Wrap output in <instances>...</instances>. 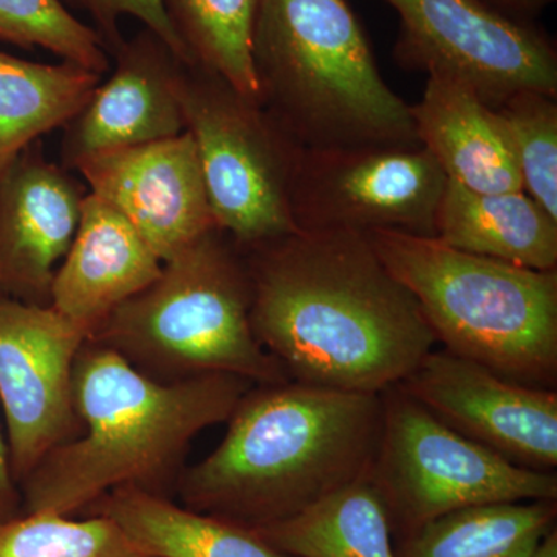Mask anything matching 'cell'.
Wrapping results in <instances>:
<instances>
[{
  "instance_id": "4",
  "label": "cell",
  "mask_w": 557,
  "mask_h": 557,
  "mask_svg": "<svg viewBox=\"0 0 557 557\" xmlns=\"http://www.w3.org/2000/svg\"><path fill=\"white\" fill-rule=\"evenodd\" d=\"M260 104L302 149L420 148L348 0H259Z\"/></svg>"
},
{
  "instance_id": "28",
  "label": "cell",
  "mask_w": 557,
  "mask_h": 557,
  "mask_svg": "<svg viewBox=\"0 0 557 557\" xmlns=\"http://www.w3.org/2000/svg\"><path fill=\"white\" fill-rule=\"evenodd\" d=\"M20 516H22L21 490L11 468L5 429L0 424V523L9 522Z\"/></svg>"
},
{
  "instance_id": "1",
  "label": "cell",
  "mask_w": 557,
  "mask_h": 557,
  "mask_svg": "<svg viewBox=\"0 0 557 557\" xmlns=\"http://www.w3.org/2000/svg\"><path fill=\"white\" fill-rule=\"evenodd\" d=\"M242 251L252 333L289 380L383 394L437 344L366 234L295 231Z\"/></svg>"
},
{
  "instance_id": "29",
  "label": "cell",
  "mask_w": 557,
  "mask_h": 557,
  "mask_svg": "<svg viewBox=\"0 0 557 557\" xmlns=\"http://www.w3.org/2000/svg\"><path fill=\"white\" fill-rule=\"evenodd\" d=\"M487 9L520 22H536V17L556 0H478Z\"/></svg>"
},
{
  "instance_id": "7",
  "label": "cell",
  "mask_w": 557,
  "mask_h": 557,
  "mask_svg": "<svg viewBox=\"0 0 557 557\" xmlns=\"http://www.w3.org/2000/svg\"><path fill=\"white\" fill-rule=\"evenodd\" d=\"M381 397L383 428L369 479L395 539L460 509L557 500L556 471L511 463L446 426L399 386Z\"/></svg>"
},
{
  "instance_id": "9",
  "label": "cell",
  "mask_w": 557,
  "mask_h": 557,
  "mask_svg": "<svg viewBox=\"0 0 557 557\" xmlns=\"http://www.w3.org/2000/svg\"><path fill=\"white\" fill-rule=\"evenodd\" d=\"M446 175L420 148L300 149L289 211L298 231L435 237Z\"/></svg>"
},
{
  "instance_id": "26",
  "label": "cell",
  "mask_w": 557,
  "mask_h": 557,
  "mask_svg": "<svg viewBox=\"0 0 557 557\" xmlns=\"http://www.w3.org/2000/svg\"><path fill=\"white\" fill-rule=\"evenodd\" d=\"M0 40L22 49L39 47L100 76L110 69L98 33L62 0H0Z\"/></svg>"
},
{
  "instance_id": "13",
  "label": "cell",
  "mask_w": 557,
  "mask_h": 557,
  "mask_svg": "<svg viewBox=\"0 0 557 557\" xmlns=\"http://www.w3.org/2000/svg\"><path fill=\"white\" fill-rule=\"evenodd\" d=\"M87 189L115 209L166 262L218 228L196 143L174 138L95 153L76 164Z\"/></svg>"
},
{
  "instance_id": "12",
  "label": "cell",
  "mask_w": 557,
  "mask_h": 557,
  "mask_svg": "<svg viewBox=\"0 0 557 557\" xmlns=\"http://www.w3.org/2000/svg\"><path fill=\"white\" fill-rule=\"evenodd\" d=\"M432 416L519 467H557L556 388L527 386L453 351L431 350L398 384Z\"/></svg>"
},
{
  "instance_id": "19",
  "label": "cell",
  "mask_w": 557,
  "mask_h": 557,
  "mask_svg": "<svg viewBox=\"0 0 557 557\" xmlns=\"http://www.w3.org/2000/svg\"><path fill=\"white\" fill-rule=\"evenodd\" d=\"M83 515L104 516L153 557H295L249 528L194 511L137 487H119Z\"/></svg>"
},
{
  "instance_id": "11",
  "label": "cell",
  "mask_w": 557,
  "mask_h": 557,
  "mask_svg": "<svg viewBox=\"0 0 557 557\" xmlns=\"http://www.w3.org/2000/svg\"><path fill=\"white\" fill-rule=\"evenodd\" d=\"M87 339L53 307L0 295V409L17 485L81 432L73 369Z\"/></svg>"
},
{
  "instance_id": "2",
  "label": "cell",
  "mask_w": 557,
  "mask_h": 557,
  "mask_svg": "<svg viewBox=\"0 0 557 557\" xmlns=\"http://www.w3.org/2000/svg\"><path fill=\"white\" fill-rule=\"evenodd\" d=\"M252 386L231 373L163 383L87 339L73 369L81 432L21 483L22 515L75 516L126 486L174 498L194 438L226 423Z\"/></svg>"
},
{
  "instance_id": "27",
  "label": "cell",
  "mask_w": 557,
  "mask_h": 557,
  "mask_svg": "<svg viewBox=\"0 0 557 557\" xmlns=\"http://www.w3.org/2000/svg\"><path fill=\"white\" fill-rule=\"evenodd\" d=\"M62 2L65 5L75 7L90 17V27L100 36L109 57H113L123 46L121 21L123 17H134L141 22L145 28L159 35L183 61L190 64L188 54L180 44L177 35L172 30L163 0H62Z\"/></svg>"
},
{
  "instance_id": "16",
  "label": "cell",
  "mask_w": 557,
  "mask_h": 557,
  "mask_svg": "<svg viewBox=\"0 0 557 557\" xmlns=\"http://www.w3.org/2000/svg\"><path fill=\"white\" fill-rule=\"evenodd\" d=\"M161 267L134 226L87 193L75 239L54 274L50 306L90 339L113 311L159 277Z\"/></svg>"
},
{
  "instance_id": "14",
  "label": "cell",
  "mask_w": 557,
  "mask_h": 557,
  "mask_svg": "<svg viewBox=\"0 0 557 557\" xmlns=\"http://www.w3.org/2000/svg\"><path fill=\"white\" fill-rule=\"evenodd\" d=\"M86 183L33 143L0 177V295L50 307L51 285L79 226Z\"/></svg>"
},
{
  "instance_id": "3",
  "label": "cell",
  "mask_w": 557,
  "mask_h": 557,
  "mask_svg": "<svg viewBox=\"0 0 557 557\" xmlns=\"http://www.w3.org/2000/svg\"><path fill=\"white\" fill-rule=\"evenodd\" d=\"M226 423L218 448L185 468L174 497L194 511L258 530L369 478L383 397L293 380L255 384Z\"/></svg>"
},
{
  "instance_id": "8",
  "label": "cell",
  "mask_w": 557,
  "mask_h": 557,
  "mask_svg": "<svg viewBox=\"0 0 557 557\" xmlns=\"http://www.w3.org/2000/svg\"><path fill=\"white\" fill-rule=\"evenodd\" d=\"M180 97L218 228L240 248L298 231L289 211L298 143L260 102L200 65H185Z\"/></svg>"
},
{
  "instance_id": "18",
  "label": "cell",
  "mask_w": 557,
  "mask_h": 557,
  "mask_svg": "<svg viewBox=\"0 0 557 557\" xmlns=\"http://www.w3.org/2000/svg\"><path fill=\"white\" fill-rule=\"evenodd\" d=\"M435 237L460 251L512 265L557 270V220L525 190L475 193L446 180Z\"/></svg>"
},
{
  "instance_id": "5",
  "label": "cell",
  "mask_w": 557,
  "mask_h": 557,
  "mask_svg": "<svg viewBox=\"0 0 557 557\" xmlns=\"http://www.w3.org/2000/svg\"><path fill=\"white\" fill-rule=\"evenodd\" d=\"M366 236L446 350L516 383L556 388L557 270L472 255L437 237Z\"/></svg>"
},
{
  "instance_id": "20",
  "label": "cell",
  "mask_w": 557,
  "mask_h": 557,
  "mask_svg": "<svg viewBox=\"0 0 557 557\" xmlns=\"http://www.w3.org/2000/svg\"><path fill=\"white\" fill-rule=\"evenodd\" d=\"M101 81L73 62L42 64L0 51V177L28 146L67 126Z\"/></svg>"
},
{
  "instance_id": "24",
  "label": "cell",
  "mask_w": 557,
  "mask_h": 557,
  "mask_svg": "<svg viewBox=\"0 0 557 557\" xmlns=\"http://www.w3.org/2000/svg\"><path fill=\"white\" fill-rule=\"evenodd\" d=\"M0 557H153L100 515L33 512L0 523Z\"/></svg>"
},
{
  "instance_id": "23",
  "label": "cell",
  "mask_w": 557,
  "mask_h": 557,
  "mask_svg": "<svg viewBox=\"0 0 557 557\" xmlns=\"http://www.w3.org/2000/svg\"><path fill=\"white\" fill-rule=\"evenodd\" d=\"M190 64L211 70L260 102L251 42L259 0H163Z\"/></svg>"
},
{
  "instance_id": "15",
  "label": "cell",
  "mask_w": 557,
  "mask_h": 557,
  "mask_svg": "<svg viewBox=\"0 0 557 557\" xmlns=\"http://www.w3.org/2000/svg\"><path fill=\"white\" fill-rule=\"evenodd\" d=\"M115 69L78 115L62 127L61 164L95 153L174 138L186 132L180 84L188 62L149 28H143L113 54Z\"/></svg>"
},
{
  "instance_id": "25",
  "label": "cell",
  "mask_w": 557,
  "mask_h": 557,
  "mask_svg": "<svg viewBox=\"0 0 557 557\" xmlns=\"http://www.w3.org/2000/svg\"><path fill=\"white\" fill-rule=\"evenodd\" d=\"M518 163L522 188L557 220V102L555 95L520 90L491 108Z\"/></svg>"
},
{
  "instance_id": "10",
  "label": "cell",
  "mask_w": 557,
  "mask_h": 557,
  "mask_svg": "<svg viewBox=\"0 0 557 557\" xmlns=\"http://www.w3.org/2000/svg\"><path fill=\"white\" fill-rule=\"evenodd\" d=\"M399 16V64L467 84L487 108L520 90L557 97L555 42L536 22L478 0H386Z\"/></svg>"
},
{
  "instance_id": "21",
  "label": "cell",
  "mask_w": 557,
  "mask_h": 557,
  "mask_svg": "<svg viewBox=\"0 0 557 557\" xmlns=\"http://www.w3.org/2000/svg\"><path fill=\"white\" fill-rule=\"evenodd\" d=\"M252 531L295 557H397L386 505L369 478Z\"/></svg>"
},
{
  "instance_id": "17",
  "label": "cell",
  "mask_w": 557,
  "mask_h": 557,
  "mask_svg": "<svg viewBox=\"0 0 557 557\" xmlns=\"http://www.w3.org/2000/svg\"><path fill=\"white\" fill-rule=\"evenodd\" d=\"M410 115L420 145L450 182L475 193L523 190L496 113L467 84L429 75L423 98L410 106Z\"/></svg>"
},
{
  "instance_id": "22",
  "label": "cell",
  "mask_w": 557,
  "mask_h": 557,
  "mask_svg": "<svg viewBox=\"0 0 557 557\" xmlns=\"http://www.w3.org/2000/svg\"><path fill=\"white\" fill-rule=\"evenodd\" d=\"M557 500L460 509L397 539V557H531L556 527Z\"/></svg>"
},
{
  "instance_id": "6",
  "label": "cell",
  "mask_w": 557,
  "mask_h": 557,
  "mask_svg": "<svg viewBox=\"0 0 557 557\" xmlns=\"http://www.w3.org/2000/svg\"><path fill=\"white\" fill-rule=\"evenodd\" d=\"M249 309L244 251L215 228L163 262L159 277L113 311L90 341L163 383L209 373L255 384L288 381L256 339Z\"/></svg>"
},
{
  "instance_id": "30",
  "label": "cell",
  "mask_w": 557,
  "mask_h": 557,
  "mask_svg": "<svg viewBox=\"0 0 557 557\" xmlns=\"http://www.w3.org/2000/svg\"><path fill=\"white\" fill-rule=\"evenodd\" d=\"M531 557H557V531L556 527L542 539L541 544L534 549L533 556Z\"/></svg>"
}]
</instances>
